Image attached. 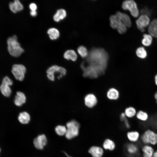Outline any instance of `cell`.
<instances>
[{"instance_id": "1", "label": "cell", "mask_w": 157, "mask_h": 157, "mask_svg": "<svg viewBox=\"0 0 157 157\" xmlns=\"http://www.w3.org/2000/svg\"><path fill=\"white\" fill-rule=\"evenodd\" d=\"M86 60L89 66L99 74L103 73L107 65L108 56L107 52L100 48H94L88 52Z\"/></svg>"}, {"instance_id": "2", "label": "cell", "mask_w": 157, "mask_h": 157, "mask_svg": "<svg viewBox=\"0 0 157 157\" xmlns=\"http://www.w3.org/2000/svg\"><path fill=\"white\" fill-rule=\"evenodd\" d=\"M7 43L8 52L11 56L18 57L24 52V49L18 41L16 35H14L8 37Z\"/></svg>"}, {"instance_id": "3", "label": "cell", "mask_w": 157, "mask_h": 157, "mask_svg": "<svg viewBox=\"0 0 157 157\" xmlns=\"http://www.w3.org/2000/svg\"><path fill=\"white\" fill-rule=\"evenodd\" d=\"M80 123L75 120H72L66 124L67 131L65 137L68 139H72L77 136L79 133Z\"/></svg>"}, {"instance_id": "4", "label": "cell", "mask_w": 157, "mask_h": 157, "mask_svg": "<svg viewBox=\"0 0 157 157\" xmlns=\"http://www.w3.org/2000/svg\"><path fill=\"white\" fill-rule=\"evenodd\" d=\"M140 140L144 144L155 145L157 144V133L152 130L147 129L141 135Z\"/></svg>"}, {"instance_id": "5", "label": "cell", "mask_w": 157, "mask_h": 157, "mask_svg": "<svg viewBox=\"0 0 157 157\" xmlns=\"http://www.w3.org/2000/svg\"><path fill=\"white\" fill-rule=\"evenodd\" d=\"M11 71L16 80L22 81L24 79L26 68L22 64H15L12 66Z\"/></svg>"}, {"instance_id": "6", "label": "cell", "mask_w": 157, "mask_h": 157, "mask_svg": "<svg viewBox=\"0 0 157 157\" xmlns=\"http://www.w3.org/2000/svg\"><path fill=\"white\" fill-rule=\"evenodd\" d=\"M110 26L116 29L119 33L122 34L126 32L127 27L115 15L110 16Z\"/></svg>"}, {"instance_id": "7", "label": "cell", "mask_w": 157, "mask_h": 157, "mask_svg": "<svg viewBox=\"0 0 157 157\" xmlns=\"http://www.w3.org/2000/svg\"><path fill=\"white\" fill-rule=\"evenodd\" d=\"M122 7L124 10H128L132 15L137 17L139 16V12L136 2L133 0H126L122 3Z\"/></svg>"}, {"instance_id": "8", "label": "cell", "mask_w": 157, "mask_h": 157, "mask_svg": "<svg viewBox=\"0 0 157 157\" xmlns=\"http://www.w3.org/2000/svg\"><path fill=\"white\" fill-rule=\"evenodd\" d=\"M56 73H60V75L64 76L66 74V70L63 67L57 65H53L49 67L47 70V76L48 79L51 81L55 80L54 74Z\"/></svg>"}, {"instance_id": "9", "label": "cell", "mask_w": 157, "mask_h": 157, "mask_svg": "<svg viewBox=\"0 0 157 157\" xmlns=\"http://www.w3.org/2000/svg\"><path fill=\"white\" fill-rule=\"evenodd\" d=\"M136 23L138 28L142 32L145 31V28L148 26L150 23L149 16L142 14L137 19Z\"/></svg>"}, {"instance_id": "10", "label": "cell", "mask_w": 157, "mask_h": 157, "mask_svg": "<svg viewBox=\"0 0 157 157\" xmlns=\"http://www.w3.org/2000/svg\"><path fill=\"white\" fill-rule=\"evenodd\" d=\"M33 143L36 148L43 149L47 143V137L44 134L40 135L34 139Z\"/></svg>"}, {"instance_id": "11", "label": "cell", "mask_w": 157, "mask_h": 157, "mask_svg": "<svg viewBox=\"0 0 157 157\" xmlns=\"http://www.w3.org/2000/svg\"><path fill=\"white\" fill-rule=\"evenodd\" d=\"M85 105L88 108L94 107L97 103V99L95 95L92 93H89L85 96L84 98Z\"/></svg>"}, {"instance_id": "12", "label": "cell", "mask_w": 157, "mask_h": 157, "mask_svg": "<svg viewBox=\"0 0 157 157\" xmlns=\"http://www.w3.org/2000/svg\"><path fill=\"white\" fill-rule=\"evenodd\" d=\"M142 157H152L155 150L152 146L144 144L141 148Z\"/></svg>"}, {"instance_id": "13", "label": "cell", "mask_w": 157, "mask_h": 157, "mask_svg": "<svg viewBox=\"0 0 157 157\" xmlns=\"http://www.w3.org/2000/svg\"><path fill=\"white\" fill-rule=\"evenodd\" d=\"M26 97L25 94L21 91H17L14 99V103L17 106H22L26 101Z\"/></svg>"}, {"instance_id": "14", "label": "cell", "mask_w": 157, "mask_h": 157, "mask_svg": "<svg viewBox=\"0 0 157 157\" xmlns=\"http://www.w3.org/2000/svg\"><path fill=\"white\" fill-rule=\"evenodd\" d=\"M88 152L92 157H102L104 153L102 148L97 146H93L90 147Z\"/></svg>"}, {"instance_id": "15", "label": "cell", "mask_w": 157, "mask_h": 157, "mask_svg": "<svg viewBox=\"0 0 157 157\" xmlns=\"http://www.w3.org/2000/svg\"><path fill=\"white\" fill-rule=\"evenodd\" d=\"M115 15L126 27H130L131 25V22L130 17L127 14L119 11L117 12Z\"/></svg>"}, {"instance_id": "16", "label": "cell", "mask_w": 157, "mask_h": 157, "mask_svg": "<svg viewBox=\"0 0 157 157\" xmlns=\"http://www.w3.org/2000/svg\"><path fill=\"white\" fill-rule=\"evenodd\" d=\"M126 136L130 142L135 143L140 139L141 135L138 131L133 130L128 132L126 133Z\"/></svg>"}, {"instance_id": "17", "label": "cell", "mask_w": 157, "mask_h": 157, "mask_svg": "<svg viewBox=\"0 0 157 157\" xmlns=\"http://www.w3.org/2000/svg\"><path fill=\"white\" fill-rule=\"evenodd\" d=\"M9 7L10 10L14 13L21 11L24 8L23 5L19 0H15L13 2H10Z\"/></svg>"}, {"instance_id": "18", "label": "cell", "mask_w": 157, "mask_h": 157, "mask_svg": "<svg viewBox=\"0 0 157 157\" xmlns=\"http://www.w3.org/2000/svg\"><path fill=\"white\" fill-rule=\"evenodd\" d=\"M148 31L152 37L157 38V19H153L148 26Z\"/></svg>"}, {"instance_id": "19", "label": "cell", "mask_w": 157, "mask_h": 157, "mask_svg": "<svg viewBox=\"0 0 157 157\" xmlns=\"http://www.w3.org/2000/svg\"><path fill=\"white\" fill-rule=\"evenodd\" d=\"M17 119L21 124H28L30 121L31 117L28 113L26 111H23L19 113Z\"/></svg>"}, {"instance_id": "20", "label": "cell", "mask_w": 157, "mask_h": 157, "mask_svg": "<svg viewBox=\"0 0 157 157\" xmlns=\"http://www.w3.org/2000/svg\"><path fill=\"white\" fill-rule=\"evenodd\" d=\"M9 84L2 82L0 85V91L5 97H10L12 93V90Z\"/></svg>"}, {"instance_id": "21", "label": "cell", "mask_w": 157, "mask_h": 157, "mask_svg": "<svg viewBox=\"0 0 157 157\" xmlns=\"http://www.w3.org/2000/svg\"><path fill=\"white\" fill-rule=\"evenodd\" d=\"M135 117L139 121L144 122L148 120L149 116L146 111L140 110L137 112Z\"/></svg>"}, {"instance_id": "22", "label": "cell", "mask_w": 157, "mask_h": 157, "mask_svg": "<svg viewBox=\"0 0 157 157\" xmlns=\"http://www.w3.org/2000/svg\"><path fill=\"white\" fill-rule=\"evenodd\" d=\"M67 15L66 11L64 9H58L53 16V18L54 21L58 22L60 20L64 19Z\"/></svg>"}, {"instance_id": "23", "label": "cell", "mask_w": 157, "mask_h": 157, "mask_svg": "<svg viewBox=\"0 0 157 157\" xmlns=\"http://www.w3.org/2000/svg\"><path fill=\"white\" fill-rule=\"evenodd\" d=\"M106 95L107 98L111 100H116L119 97V93L118 90L114 88H111L108 91Z\"/></svg>"}, {"instance_id": "24", "label": "cell", "mask_w": 157, "mask_h": 157, "mask_svg": "<svg viewBox=\"0 0 157 157\" xmlns=\"http://www.w3.org/2000/svg\"><path fill=\"white\" fill-rule=\"evenodd\" d=\"M64 58L67 60H71L73 61H75L77 58V55L75 51L72 49H69L66 51L63 55Z\"/></svg>"}, {"instance_id": "25", "label": "cell", "mask_w": 157, "mask_h": 157, "mask_svg": "<svg viewBox=\"0 0 157 157\" xmlns=\"http://www.w3.org/2000/svg\"><path fill=\"white\" fill-rule=\"evenodd\" d=\"M137 111L132 106H128L124 110V113L127 118H132L135 117Z\"/></svg>"}, {"instance_id": "26", "label": "cell", "mask_w": 157, "mask_h": 157, "mask_svg": "<svg viewBox=\"0 0 157 157\" xmlns=\"http://www.w3.org/2000/svg\"><path fill=\"white\" fill-rule=\"evenodd\" d=\"M126 149L127 152L131 155L136 154L139 151L138 146L135 143L131 142L127 145Z\"/></svg>"}, {"instance_id": "27", "label": "cell", "mask_w": 157, "mask_h": 157, "mask_svg": "<svg viewBox=\"0 0 157 157\" xmlns=\"http://www.w3.org/2000/svg\"><path fill=\"white\" fill-rule=\"evenodd\" d=\"M103 147L106 150L113 151L115 148V144L113 140L109 139H107L104 141Z\"/></svg>"}, {"instance_id": "28", "label": "cell", "mask_w": 157, "mask_h": 157, "mask_svg": "<svg viewBox=\"0 0 157 157\" xmlns=\"http://www.w3.org/2000/svg\"><path fill=\"white\" fill-rule=\"evenodd\" d=\"M50 38L52 40L57 39L60 36V32L58 30L55 28H49L47 31Z\"/></svg>"}, {"instance_id": "29", "label": "cell", "mask_w": 157, "mask_h": 157, "mask_svg": "<svg viewBox=\"0 0 157 157\" xmlns=\"http://www.w3.org/2000/svg\"><path fill=\"white\" fill-rule=\"evenodd\" d=\"M142 40L143 45L145 46H149L151 44L152 41V36L150 34H144Z\"/></svg>"}, {"instance_id": "30", "label": "cell", "mask_w": 157, "mask_h": 157, "mask_svg": "<svg viewBox=\"0 0 157 157\" xmlns=\"http://www.w3.org/2000/svg\"><path fill=\"white\" fill-rule=\"evenodd\" d=\"M55 130L58 135L62 136L65 135L67 131V128L64 125H58L56 126Z\"/></svg>"}, {"instance_id": "31", "label": "cell", "mask_w": 157, "mask_h": 157, "mask_svg": "<svg viewBox=\"0 0 157 157\" xmlns=\"http://www.w3.org/2000/svg\"><path fill=\"white\" fill-rule=\"evenodd\" d=\"M136 52L137 56L140 58L144 59L147 56V52L143 47H140L138 48Z\"/></svg>"}, {"instance_id": "32", "label": "cell", "mask_w": 157, "mask_h": 157, "mask_svg": "<svg viewBox=\"0 0 157 157\" xmlns=\"http://www.w3.org/2000/svg\"><path fill=\"white\" fill-rule=\"evenodd\" d=\"M77 51L79 55L83 58H86L88 54V52L86 48L83 46H79Z\"/></svg>"}, {"instance_id": "33", "label": "cell", "mask_w": 157, "mask_h": 157, "mask_svg": "<svg viewBox=\"0 0 157 157\" xmlns=\"http://www.w3.org/2000/svg\"><path fill=\"white\" fill-rule=\"evenodd\" d=\"M120 117L121 120L124 122L126 128L127 129L130 128L131 126L130 124L124 113L120 114Z\"/></svg>"}, {"instance_id": "34", "label": "cell", "mask_w": 157, "mask_h": 157, "mask_svg": "<svg viewBox=\"0 0 157 157\" xmlns=\"http://www.w3.org/2000/svg\"><path fill=\"white\" fill-rule=\"evenodd\" d=\"M2 82L6 83L11 86L13 84V82L12 79L8 76H6L3 78Z\"/></svg>"}, {"instance_id": "35", "label": "cell", "mask_w": 157, "mask_h": 157, "mask_svg": "<svg viewBox=\"0 0 157 157\" xmlns=\"http://www.w3.org/2000/svg\"><path fill=\"white\" fill-rule=\"evenodd\" d=\"M29 8L31 10H36L37 6L35 3H31L29 5Z\"/></svg>"}, {"instance_id": "36", "label": "cell", "mask_w": 157, "mask_h": 157, "mask_svg": "<svg viewBox=\"0 0 157 157\" xmlns=\"http://www.w3.org/2000/svg\"><path fill=\"white\" fill-rule=\"evenodd\" d=\"M37 12L36 10H31L30 14L31 16L33 17H35L37 15Z\"/></svg>"}, {"instance_id": "37", "label": "cell", "mask_w": 157, "mask_h": 157, "mask_svg": "<svg viewBox=\"0 0 157 157\" xmlns=\"http://www.w3.org/2000/svg\"><path fill=\"white\" fill-rule=\"evenodd\" d=\"M154 81L155 85L157 86V74H156L154 76Z\"/></svg>"}, {"instance_id": "38", "label": "cell", "mask_w": 157, "mask_h": 157, "mask_svg": "<svg viewBox=\"0 0 157 157\" xmlns=\"http://www.w3.org/2000/svg\"><path fill=\"white\" fill-rule=\"evenodd\" d=\"M154 97L156 100V103L157 104V90L154 94Z\"/></svg>"}, {"instance_id": "39", "label": "cell", "mask_w": 157, "mask_h": 157, "mask_svg": "<svg viewBox=\"0 0 157 157\" xmlns=\"http://www.w3.org/2000/svg\"><path fill=\"white\" fill-rule=\"evenodd\" d=\"M152 157H157V150H155Z\"/></svg>"}, {"instance_id": "40", "label": "cell", "mask_w": 157, "mask_h": 157, "mask_svg": "<svg viewBox=\"0 0 157 157\" xmlns=\"http://www.w3.org/2000/svg\"><path fill=\"white\" fill-rule=\"evenodd\" d=\"M1 147H0V154H1Z\"/></svg>"}]
</instances>
